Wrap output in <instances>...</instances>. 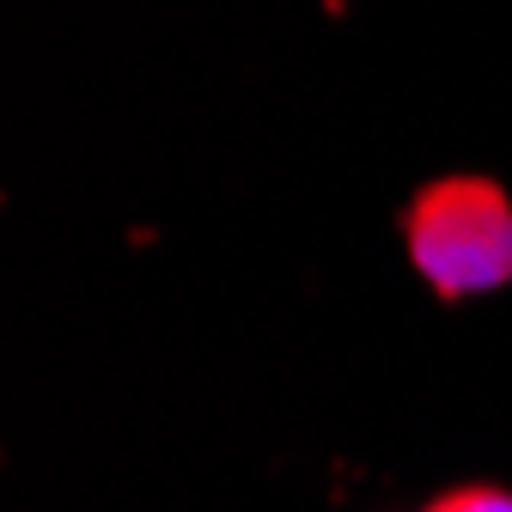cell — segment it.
I'll return each instance as SVG.
<instances>
[{
    "mask_svg": "<svg viewBox=\"0 0 512 512\" xmlns=\"http://www.w3.org/2000/svg\"><path fill=\"white\" fill-rule=\"evenodd\" d=\"M409 263L439 299L512 287V202L488 177H439L403 214Z\"/></svg>",
    "mask_w": 512,
    "mask_h": 512,
    "instance_id": "cell-1",
    "label": "cell"
},
{
    "mask_svg": "<svg viewBox=\"0 0 512 512\" xmlns=\"http://www.w3.org/2000/svg\"><path fill=\"white\" fill-rule=\"evenodd\" d=\"M427 512H512V494L506 488H452V494H439Z\"/></svg>",
    "mask_w": 512,
    "mask_h": 512,
    "instance_id": "cell-2",
    "label": "cell"
}]
</instances>
